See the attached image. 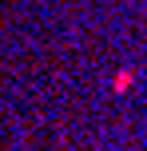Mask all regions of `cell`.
Masks as SVG:
<instances>
[{"label":"cell","instance_id":"1","mask_svg":"<svg viewBox=\"0 0 147 151\" xmlns=\"http://www.w3.org/2000/svg\"><path fill=\"white\" fill-rule=\"evenodd\" d=\"M131 83H135V68H119V72H115V80H111V91H115V96H123Z\"/></svg>","mask_w":147,"mask_h":151}]
</instances>
